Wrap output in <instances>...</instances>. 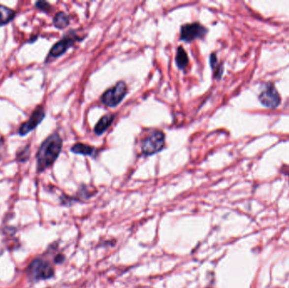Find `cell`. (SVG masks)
I'll use <instances>...</instances> for the list:
<instances>
[{"instance_id": "obj_5", "label": "cell", "mask_w": 289, "mask_h": 288, "mask_svg": "<svg viewBox=\"0 0 289 288\" xmlns=\"http://www.w3.org/2000/svg\"><path fill=\"white\" fill-rule=\"evenodd\" d=\"M128 93V86L125 81H119L101 95V101L106 107H115L121 103Z\"/></svg>"}, {"instance_id": "obj_4", "label": "cell", "mask_w": 289, "mask_h": 288, "mask_svg": "<svg viewBox=\"0 0 289 288\" xmlns=\"http://www.w3.org/2000/svg\"><path fill=\"white\" fill-rule=\"evenodd\" d=\"M83 39V36H79L74 31H70L51 48L49 54L46 59V63L50 62L51 60H55L62 56L69 48L75 45V42H81Z\"/></svg>"}, {"instance_id": "obj_6", "label": "cell", "mask_w": 289, "mask_h": 288, "mask_svg": "<svg viewBox=\"0 0 289 288\" xmlns=\"http://www.w3.org/2000/svg\"><path fill=\"white\" fill-rule=\"evenodd\" d=\"M260 104L269 109H277L282 103L280 93L277 91L273 82H265L258 96Z\"/></svg>"}, {"instance_id": "obj_13", "label": "cell", "mask_w": 289, "mask_h": 288, "mask_svg": "<svg viewBox=\"0 0 289 288\" xmlns=\"http://www.w3.org/2000/svg\"><path fill=\"white\" fill-rule=\"evenodd\" d=\"M70 151L73 153H75V154L93 157V155L95 154L96 149L93 146H89V145H87V144L76 143L74 146H72Z\"/></svg>"}, {"instance_id": "obj_3", "label": "cell", "mask_w": 289, "mask_h": 288, "mask_svg": "<svg viewBox=\"0 0 289 288\" xmlns=\"http://www.w3.org/2000/svg\"><path fill=\"white\" fill-rule=\"evenodd\" d=\"M165 146V134L159 129H152L141 140L140 148L145 156H152L162 151Z\"/></svg>"}, {"instance_id": "obj_18", "label": "cell", "mask_w": 289, "mask_h": 288, "mask_svg": "<svg viewBox=\"0 0 289 288\" xmlns=\"http://www.w3.org/2000/svg\"></svg>"}, {"instance_id": "obj_12", "label": "cell", "mask_w": 289, "mask_h": 288, "mask_svg": "<svg viewBox=\"0 0 289 288\" xmlns=\"http://www.w3.org/2000/svg\"><path fill=\"white\" fill-rule=\"evenodd\" d=\"M15 15L16 13L14 9L0 4V27L9 24L10 21L14 20Z\"/></svg>"}, {"instance_id": "obj_7", "label": "cell", "mask_w": 289, "mask_h": 288, "mask_svg": "<svg viewBox=\"0 0 289 288\" xmlns=\"http://www.w3.org/2000/svg\"><path fill=\"white\" fill-rule=\"evenodd\" d=\"M207 32L208 29L198 22L183 25L180 29V40L191 42L195 39L203 38Z\"/></svg>"}, {"instance_id": "obj_11", "label": "cell", "mask_w": 289, "mask_h": 288, "mask_svg": "<svg viewBox=\"0 0 289 288\" xmlns=\"http://www.w3.org/2000/svg\"><path fill=\"white\" fill-rule=\"evenodd\" d=\"M175 62H176L178 68L181 69V70H184V69L187 68L189 64H190L188 54H187L186 51L184 49L182 46H179V48H177Z\"/></svg>"}, {"instance_id": "obj_17", "label": "cell", "mask_w": 289, "mask_h": 288, "mask_svg": "<svg viewBox=\"0 0 289 288\" xmlns=\"http://www.w3.org/2000/svg\"><path fill=\"white\" fill-rule=\"evenodd\" d=\"M64 260V256H62V255H58V256L54 258V262H55L56 264H61V263H63Z\"/></svg>"}, {"instance_id": "obj_14", "label": "cell", "mask_w": 289, "mask_h": 288, "mask_svg": "<svg viewBox=\"0 0 289 288\" xmlns=\"http://www.w3.org/2000/svg\"><path fill=\"white\" fill-rule=\"evenodd\" d=\"M53 23H54V26L56 27L57 29L63 30V29L68 27L69 23H70L69 15H66L65 13L62 12V11L58 12L56 15H54Z\"/></svg>"}, {"instance_id": "obj_8", "label": "cell", "mask_w": 289, "mask_h": 288, "mask_svg": "<svg viewBox=\"0 0 289 288\" xmlns=\"http://www.w3.org/2000/svg\"><path fill=\"white\" fill-rule=\"evenodd\" d=\"M45 117H46V111L44 107L42 106H38L32 113V115L27 122L21 124V126L19 127L18 134L21 136H25L27 134H29L31 131L34 130L43 121Z\"/></svg>"}, {"instance_id": "obj_2", "label": "cell", "mask_w": 289, "mask_h": 288, "mask_svg": "<svg viewBox=\"0 0 289 288\" xmlns=\"http://www.w3.org/2000/svg\"><path fill=\"white\" fill-rule=\"evenodd\" d=\"M27 274L32 282L46 281L54 277V269L48 260L35 258L28 265Z\"/></svg>"}, {"instance_id": "obj_9", "label": "cell", "mask_w": 289, "mask_h": 288, "mask_svg": "<svg viewBox=\"0 0 289 288\" xmlns=\"http://www.w3.org/2000/svg\"><path fill=\"white\" fill-rule=\"evenodd\" d=\"M114 119H115V117L113 114H111V113L101 117L97 124L96 125L95 128H94L95 134L96 135H101V134H103L104 132L107 130V128H109L112 125Z\"/></svg>"}, {"instance_id": "obj_10", "label": "cell", "mask_w": 289, "mask_h": 288, "mask_svg": "<svg viewBox=\"0 0 289 288\" xmlns=\"http://www.w3.org/2000/svg\"><path fill=\"white\" fill-rule=\"evenodd\" d=\"M210 65L212 68L213 78L216 80H220L223 77V75H224V63H219L218 56L215 53H212L210 55Z\"/></svg>"}, {"instance_id": "obj_16", "label": "cell", "mask_w": 289, "mask_h": 288, "mask_svg": "<svg viewBox=\"0 0 289 288\" xmlns=\"http://www.w3.org/2000/svg\"><path fill=\"white\" fill-rule=\"evenodd\" d=\"M35 5L36 9H40L42 12L49 13L52 9V5L46 1H37Z\"/></svg>"}, {"instance_id": "obj_15", "label": "cell", "mask_w": 289, "mask_h": 288, "mask_svg": "<svg viewBox=\"0 0 289 288\" xmlns=\"http://www.w3.org/2000/svg\"><path fill=\"white\" fill-rule=\"evenodd\" d=\"M31 155V148L29 145L25 146L22 148L19 149L18 152L16 153V159L20 162H26L29 160Z\"/></svg>"}, {"instance_id": "obj_1", "label": "cell", "mask_w": 289, "mask_h": 288, "mask_svg": "<svg viewBox=\"0 0 289 288\" xmlns=\"http://www.w3.org/2000/svg\"><path fill=\"white\" fill-rule=\"evenodd\" d=\"M63 147V140L58 133L51 134L42 143L36 153V171L44 172L56 161Z\"/></svg>"}]
</instances>
